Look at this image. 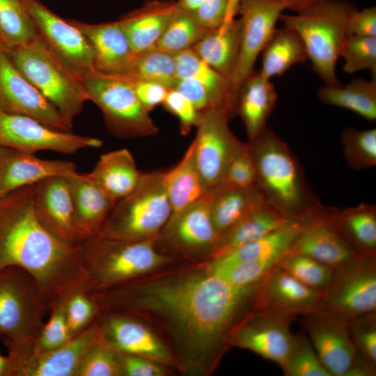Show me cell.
<instances>
[{
  "label": "cell",
  "mask_w": 376,
  "mask_h": 376,
  "mask_svg": "<svg viewBox=\"0 0 376 376\" xmlns=\"http://www.w3.org/2000/svg\"><path fill=\"white\" fill-rule=\"evenodd\" d=\"M343 155L349 166L364 170L376 166V129L347 128L340 135Z\"/></svg>",
  "instance_id": "obj_45"
},
{
  "label": "cell",
  "mask_w": 376,
  "mask_h": 376,
  "mask_svg": "<svg viewBox=\"0 0 376 376\" xmlns=\"http://www.w3.org/2000/svg\"><path fill=\"white\" fill-rule=\"evenodd\" d=\"M239 0H229L222 22L209 29L192 47L207 64L230 81L237 63L241 38V24L236 18Z\"/></svg>",
  "instance_id": "obj_24"
},
{
  "label": "cell",
  "mask_w": 376,
  "mask_h": 376,
  "mask_svg": "<svg viewBox=\"0 0 376 376\" xmlns=\"http://www.w3.org/2000/svg\"><path fill=\"white\" fill-rule=\"evenodd\" d=\"M248 143L256 185L278 212L298 221L321 205L308 187L297 159L272 130L266 127Z\"/></svg>",
  "instance_id": "obj_3"
},
{
  "label": "cell",
  "mask_w": 376,
  "mask_h": 376,
  "mask_svg": "<svg viewBox=\"0 0 376 376\" xmlns=\"http://www.w3.org/2000/svg\"><path fill=\"white\" fill-rule=\"evenodd\" d=\"M142 172L126 148L102 154L88 177L111 199L117 202L131 193Z\"/></svg>",
  "instance_id": "obj_32"
},
{
  "label": "cell",
  "mask_w": 376,
  "mask_h": 376,
  "mask_svg": "<svg viewBox=\"0 0 376 376\" xmlns=\"http://www.w3.org/2000/svg\"><path fill=\"white\" fill-rule=\"evenodd\" d=\"M259 72L271 79L284 75L293 65L308 59L304 45L293 30L283 26L276 29L261 52Z\"/></svg>",
  "instance_id": "obj_36"
},
{
  "label": "cell",
  "mask_w": 376,
  "mask_h": 376,
  "mask_svg": "<svg viewBox=\"0 0 376 376\" xmlns=\"http://www.w3.org/2000/svg\"><path fill=\"white\" fill-rule=\"evenodd\" d=\"M75 222L82 240L98 235L116 202L108 196L87 175L67 176Z\"/></svg>",
  "instance_id": "obj_29"
},
{
  "label": "cell",
  "mask_w": 376,
  "mask_h": 376,
  "mask_svg": "<svg viewBox=\"0 0 376 376\" xmlns=\"http://www.w3.org/2000/svg\"><path fill=\"white\" fill-rule=\"evenodd\" d=\"M318 96L325 104L348 109L369 121L376 120L375 79H354L345 85H324Z\"/></svg>",
  "instance_id": "obj_38"
},
{
  "label": "cell",
  "mask_w": 376,
  "mask_h": 376,
  "mask_svg": "<svg viewBox=\"0 0 376 376\" xmlns=\"http://www.w3.org/2000/svg\"><path fill=\"white\" fill-rule=\"evenodd\" d=\"M297 229L298 222L293 221L268 235L214 257L210 266L221 267L243 262L281 256L288 251Z\"/></svg>",
  "instance_id": "obj_37"
},
{
  "label": "cell",
  "mask_w": 376,
  "mask_h": 376,
  "mask_svg": "<svg viewBox=\"0 0 376 376\" xmlns=\"http://www.w3.org/2000/svg\"><path fill=\"white\" fill-rule=\"evenodd\" d=\"M302 316L301 327L324 367L331 376H346L358 355L347 322L320 311Z\"/></svg>",
  "instance_id": "obj_17"
},
{
  "label": "cell",
  "mask_w": 376,
  "mask_h": 376,
  "mask_svg": "<svg viewBox=\"0 0 376 376\" xmlns=\"http://www.w3.org/2000/svg\"><path fill=\"white\" fill-rule=\"evenodd\" d=\"M212 189L211 215L219 237L266 201L256 185L244 188L222 182Z\"/></svg>",
  "instance_id": "obj_33"
},
{
  "label": "cell",
  "mask_w": 376,
  "mask_h": 376,
  "mask_svg": "<svg viewBox=\"0 0 376 376\" xmlns=\"http://www.w3.org/2000/svg\"><path fill=\"white\" fill-rule=\"evenodd\" d=\"M123 76L130 81L139 100L149 111L163 104L169 88L158 83Z\"/></svg>",
  "instance_id": "obj_53"
},
{
  "label": "cell",
  "mask_w": 376,
  "mask_h": 376,
  "mask_svg": "<svg viewBox=\"0 0 376 376\" xmlns=\"http://www.w3.org/2000/svg\"><path fill=\"white\" fill-rule=\"evenodd\" d=\"M0 111L30 117L60 131L70 132L72 128L15 67L5 51L0 52Z\"/></svg>",
  "instance_id": "obj_15"
},
{
  "label": "cell",
  "mask_w": 376,
  "mask_h": 376,
  "mask_svg": "<svg viewBox=\"0 0 376 376\" xmlns=\"http://www.w3.org/2000/svg\"><path fill=\"white\" fill-rule=\"evenodd\" d=\"M102 140L51 128L28 116L0 111V147L33 153L41 150L72 155L100 148Z\"/></svg>",
  "instance_id": "obj_12"
},
{
  "label": "cell",
  "mask_w": 376,
  "mask_h": 376,
  "mask_svg": "<svg viewBox=\"0 0 376 376\" xmlns=\"http://www.w3.org/2000/svg\"><path fill=\"white\" fill-rule=\"evenodd\" d=\"M64 311L71 335L81 332L97 317L99 307L88 288L76 290L64 297Z\"/></svg>",
  "instance_id": "obj_48"
},
{
  "label": "cell",
  "mask_w": 376,
  "mask_h": 376,
  "mask_svg": "<svg viewBox=\"0 0 376 376\" xmlns=\"http://www.w3.org/2000/svg\"><path fill=\"white\" fill-rule=\"evenodd\" d=\"M6 46L2 39V37L0 34V52H3V51H6Z\"/></svg>",
  "instance_id": "obj_62"
},
{
  "label": "cell",
  "mask_w": 376,
  "mask_h": 376,
  "mask_svg": "<svg viewBox=\"0 0 376 376\" xmlns=\"http://www.w3.org/2000/svg\"><path fill=\"white\" fill-rule=\"evenodd\" d=\"M153 240H120L96 235L81 241L88 289L97 292L120 285L160 264L164 257L155 249Z\"/></svg>",
  "instance_id": "obj_7"
},
{
  "label": "cell",
  "mask_w": 376,
  "mask_h": 376,
  "mask_svg": "<svg viewBox=\"0 0 376 376\" xmlns=\"http://www.w3.org/2000/svg\"><path fill=\"white\" fill-rule=\"evenodd\" d=\"M347 36L376 37V8L354 9L347 24Z\"/></svg>",
  "instance_id": "obj_54"
},
{
  "label": "cell",
  "mask_w": 376,
  "mask_h": 376,
  "mask_svg": "<svg viewBox=\"0 0 376 376\" xmlns=\"http://www.w3.org/2000/svg\"><path fill=\"white\" fill-rule=\"evenodd\" d=\"M295 13L308 10L324 0H274Z\"/></svg>",
  "instance_id": "obj_59"
},
{
  "label": "cell",
  "mask_w": 376,
  "mask_h": 376,
  "mask_svg": "<svg viewBox=\"0 0 376 376\" xmlns=\"http://www.w3.org/2000/svg\"><path fill=\"white\" fill-rule=\"evenodd\" d=\"M286 7L274 0H239L241 38L238 58L230 79L237 99L241 86L254 71L257 58L276 30Z\"/></svg>",
  "instance_id": "obj_13"
},
{
  "label": "cell",
  "mask_w": 376,
  "mask_h": 376,
  "mask_svg": "<svg viewBox=\"0 0 376 376\" xmlns=\"http://www.w3.org/2000/svg\"><path fill=\"white\" fill-rule=\"evenodd\" d=\"M77 171L76 165L70 161L41 159L33 153L0 147V196L49 177L68 176Z\"/></svg>",
  "instance_id": "obj_22"
},
{
  "label": "cell",
  "mask_w": 376,
  "mask_h": 376,
  "mask_svg": "<svg viewBox=\"0 0 376 376\" xmlns=\"http://www.w3.org/2000/svg\"><path fill=\"white\" fill-rule=\"evenodd\" d=\"M278 265L306 286L323 292L328 287L334 269L308 256L286 252Z\"/></svg>",
  "instance_id": "obj_42"
},
{
  "label": "cell",
  "mask_w": 376,
  "mask_h": 376,
  "mask_svg": "<svg viewBox=\"0 0 376 376\" xmlns=\"http://www.w3.org/2000/svg\"><path fill=\"white\" fill-rule=\"evenodd\" d=\"M294 313L252 309L233 329L229 343L249 350L281 367L290 350Z\"/></svg>",
  "instance_id": "obj_14"
},
{
  "label": "cell",
  "mask_w": 376,
  "mask_h": 376,
  "mask_svg": "<svg viewBox=\"0 0 376 376\" xmlns=\"http://www.w3.org/2000/svg\"><path fill=\"white\" fill-rule=\"evenodd\" d=\"M122 375L128 376H157L162 370L143 357L120 352Z\"/></svg>",
  "instance_id": "obj_56"
},
{
  "label": "cell",
  "mask_w": 376,
  "mask_h": 376,
  "mask_svg": "<svg viewBox=\"0 0 376 376\" xmlns=\"http://www.w3.org/2000/svg\"><path fill=\"white\" fill-rule=\"evenodd\" d=\"M376 366L368 362L359 354L346 376H375Z\"/></svg>",
  "instance_id": "obj_58"
},
{
  "label": "cell",
  "mask_w": 376,
  "mask_h": 376,
  "mask_svg": "<svg viewBox=\"0 0 376 376\" xmlns=\"http://www.w3.org/2000/svg\"><path fill=\"white\" fill-rule=\"evenodd\" d=\"M39 36L67 64L81 75L94 71V53L84 33L38 0H26Z\"/></svg>",
  "instance_id": "obj_16"
},
{
  "label": "cell",
  "mask_w": 376,
  "mask_h": 376,
  "mask_svg": "<svg viewBox=\"0 0 376 376\" xmlns=\"http://www.w3.org/2000/svg\"><path fill=\"white\" fill-rule=\"evenodd\" d=\"M0 34L6 49L25 44L38 36L26 0H0Z\"/></svg>",
  "instance_id": "obj_40"
},
{
  "label": "cell",
  "mask_w": 376,
  "mask_h": 376,
  "mask_svg": "<svg viewBox=\"0 0 376 376\" xmlns=\"http://www.w3.org/2000/svg\"><path fill=\"white\" fill-rule=\"evenodd\" d=\"M183 8L195 13L204 0H175Z\"/></svg>",
  "instance_id": "obj_60"
},
{
  "label": "cell",
  "mask_w": 376,
  "mask_h": 376,
  "mask_svg": "<svg viewBox=\"0 0 376 376\" xmlns=\"http://www.w3.org/2000/svg\"><path fill=\"white\" fill-rule=\"evenodd\" d=\"M10 359L0 354V376H9Z\"/></svg>",
  "instance_id": "obj_61"
},
{
  "label": "cell",
  "mask_w": 376,
  "mask_h": 376,
  "mask_svg": "<svg viewBox=\"0 0 376 376\" xmlns=\"http://www.w3.org/2000/svg\"><path fill=\"white\" fill-rule=\"evenodd\" d=\"M64 297L56 300L50 305L49 319L44 323L33 345L31 352L19 359H10V365L29 357L53 350L63 345L72 337L65 318Z\"/></svg>",
  "instance_id": "obj_44"
},
{
  "label": "cell",
  "mask_w": 376,
  "mask_h": 376,
  "mask_svg": "<svg viewBox=\"0 0 376 376\" xmlns=\"http://www.w3.org/2000/svg\"><path fill=\"white\" fill-rule=\"evenodd\" d=\"M212 198L210 189L193 204L178 213H171L165 225L175 243L185 248L212 246L215 249L219 235L212 219Z\"/></svg>",
  "instance_id": "obj_27"
},
{
  "label": "cell",
  "mask_w": 376,
  "mask_h": 376,
  "mask_svg": "<svg viewBox=\"0 0 376 376\" xmlns=\"http://www.w3.org/2000/svg\"><path fill=\"white\" fill-rule=\"evenodd\" d=\"M192 143L196 164L206 190L221 183L232 159L243 146L230 130L227 113L210 109L200 113Z\"/></svg>",
  "instance_id": "obj_11"
},
{
  "label": "cell",
  "mask_w": 376,
  "mask_h": 376,
  "mask_svg": "<svg viewBox=\"0 0 376 376\" xmlns=\"http://www.w3.org/2000/svg\"><path fill=\"white\" fill-rule=\"evenodd\" d=\"M195 13L179 8L155 47L171 53L191 49L208 31Z\"/></svg>",
  "instance_id": "obj_41"
},
{
  "label": "cell",
  "mask_w": 376,
  "mask_h": 376,
  "mask_svg": "<svg viewBox=\"0 0 376 376\" xmlns=\"http://www.w3.org/2000/svg\"><path fill=\"white\" fill-rule=\"evenodd\" d=\"M320 217L363 256L376 257V206L361 203L345 208L318 209Z\"/></svg>",
  "instance_id": "obj_25"
},
{
  "label": "cell",
  "mask_w": 376,
  "mask_h": 376,
  "mask_svg": "<svg viewBox=\"0 0 376 376\" xmlns=\"http://www.w3.org/2000/svg\"><path fill=\"white\" fill-rule=\"evenodd\" d=\"M81 79L88 100L99 107L113 136L132 139L157 133L150 111L141 104L125 76L94 70L82 74Z\"/></svg>",
  "instance_id": "obj_9"
},
{
  "label": "cell",
  "mask_w": 376,
  "mask_h": 376,
  "mask_svg": "<svg viewBox=\"0 0 376 376\" xmlns=\"http://www.w3.org/2000/svg\"><path fill=\"white\" fill-rule=\"evenodd\" d=\"M50 306L34 279L20 267L0 270V342L15 359L27 356Z\"/></svg>",
  "instance_id": "obj_5"
},
{
  "label": "cell",
  "mask_w": 376,
  "mask_h": 376,
  "mask_svg": "<svg viewBox=\"0 0 376 376\" xmlns=\"http://www.w3.org/2000/svg\"><path fill=\"white\" fill-rule=\"evenodd\" d=\"M257 284L236 286L209 271L148 288L121 284L105 290L102 303L107 310H155L194 351H210L229 343L236 324L252 309Z\"/></svg>",
  "instance_id": "obj_1"
},
{
  "label": "cell",
  "mask_w": 376,
  "mask_h": 376,
  "mask_svg": "<svg viewBox=\"0 0 376 376\" xmlns=\"http://www.w3.org/2000/svg\"><path fill=\"white\" fill-rule=\"evenodd\" d=\"M292 222L265 201L220 235L214 256L262 237Z\"/></svg>",
  "instance_id": "obj_34"
},
{
  "label": "cell",
  "mask_w": 376,
  "mask_h": 376,
  "mask_svg": "<svg viewBox=\"0 0 376 376\" xmlns=\"http://www.w3.org/2000/svg\"><path fill=\"white\" fill-rule=\"evenodd\" d=\"M123 75L172 88L177 80L175 54L156 47L138 53Z\"/></svg>",
  "instance_id": "obj_39"
},
{
  "label": "cell",
  "mask_w": 376,
  "mask_h": 376,
  "mask_svg": "<svg viewBox=\"0 0 376 376\" xmlns=\"http://www.w3.org/2000/svg\"><path fill=\"white\" fill-rule=\"evenodd\" d=\"M5 52L15 67L72 127L75 118L88 100L81 75L57 55L39 35Z\"/></svg>",
  "instance_id": "obj_4"
},
{
  "label": "cell",
  "mask_w": 376,
  "mask_h": 376,
  "mask_svg": "<svg viewBox=\"0 0 376 376\" xmlns=\"http://www.w3.org/2000/svg\"><path fill=\"white\" fill-rule=\"evenodd\" d=\"M315 311L345 321L376 311V257L361 256L334 268Z\"/></svg>",
  "instance_id": "obj_10"
},
{
  "label": "cell",
  "mask_w": 376,
  "mask_h": 376,
  "mask_svg": "<svg viewBox=\"0 0 376 376\" xmlns=\"http://www.w3.org/2000/svg\"><path fill=\"white\" fill-rule=\"evenodd\" d=\"M339 57L343 59L345 72L369 70L376 77V37L347 36Z\"/></svg>",
  "instance_id": "obj_46"
},
{
  "label": "cell",
  "mask_w": 376,
  "mask_h": 376,
  "mask_svg": "<svg viewBox=\"0 0 376 376\" xmlns=\"http://www.w3.org/2000/svg\"><path fill=\"white\" fill-rule=\"evenodd\" d=\"M97 321L102 339L120 352L159 360L167 357L155 336L142 324L120 313L106 315L99 312Z\"/></svg>",
  "instance_id": "obj_26"
},
{
  "label": "cell",
  "mask_w": 376,
  "mask_h": 376,
  "mask_svg": "<svg viewBox=\"0 0 376 376\" xmlns=\"http://www.w3.org/2000/svg\"><path fill=\"white\" fill-rule=\"evenodd\" d=\"M347 322L357 353L376 366V311L357 316Z\"/></svg>",
  "instance_id": "obj_50"
},
{
  "label": "cell",
  "mask_w": 376,
  "mask_h": 376,
  "mask_svg": "<svg viewBox=\"0 0 376 376\" xmlns=\"http://www.w3.org/2000/svg\"><path fill=\"white\" fill-rule=\"evenodd\" d=\"M34 185L0 196V270L15 266L36 281L49 304L88 288L78 244L50 231L34 207Z\"/></svg>",
  "instance_id": "obj_2"
},
{
  "label": "cell",
  "mask_w": 376,
  "mask_h": 376,
  "mask_svg": "<svg viewBox=\"0 0 376 376\" xmlns=\"http://www.w3.org/2000/svg\"><path fill=\"white\" fill-rule=\"evenodd\" d=\"M122 375L120 352L102 338L90 347L75 376H116Z\"/></svg>",
  "instance_id": "obj_47"
},
{
  "label": "cell",
  "mask_w": 376,
  "mask_h": 376,
  "mask_svg": "<svg viewBox=\"0 0 376 376\" xmlns=\"http://www.w3.org/2000/svg\"><path fill=\"white\" fill-rule=\"evenodd\" d=\"M356 8L344 0H324L294 15L280 16L283 25L301 39L313 69L324 85L336 86V66L347 37L348 19Z\"/></svg>",
  "instance_id": "obj_6"
},
{
  "label": "cell",
  "mask_w": 376,
  "mask_h": 376,
  "mask_svg": "<svg viewBox=\"0 0 376 376\" xmlns=\"http://www.w3.org/2000/svg\"><path fill=\"white\" fill-rule=\"evenodd\" d=\"M172 213H178L199 200L207 191L198 173L191 142L182 159L163 176Z\"/></svg>",
  "instance_id": "obj_35"
},
{
  "label": "cell",
  "mask_w": 376,
  "mask_h": 376,
  "mask_svg": "<svg viewBox=\"0 0 376 376\" xmlns=\"http://www.w3.org/2000/svg\"><path fill=\"white\" fill-rule=\"evenodd\" d=\"M278 96L271 79L259 71L253 72L239 91L237 113L245 127L249 141L253 140L267 126Z\"/></svg>",
  "instance_id": "obj_31"
},
{
  "label": "cell",
  "mask_w": 376,
  "mask_h": 376,
  "mask_svg": "<svg viewBox=\"0 0 376 376\" xmlns=\"http://www.w3.org/2000/svg\"><path fill=\"white\" fill-rule=\"evenodd\" d=\"M223 182L244 188L256 185V171L248 143H244L232 159Z\"/></svg>",
  "instance_id": "obj_51"
},
{
  "label": "cell",
  "mask_w": 376,
  "mask_h": 376,
  "mask_svg": "<svg viewBox=\"0 0 376 376\" xmlns=\"http://www.w3.org/2000/svg\"><path fill=\"white\" fill-rule=\"evenodd\" d=\"M322 293L303 284L277 265L258 283L252 295V309L304 315L317 309Z\"/></svg>",
  "instance_id": "obj_18"
},
{
  "label": "cell",
  "mask_w": 376,
  "mask_h": 376,
  "mask_svg": "<svg viewBox=\"0 0 376 376\" xmlns=\"http://www.w3.org/2000/svg\"><path fill=\"white\" fill-rule=\"evenodd\" d=\"M177 79H189L201 84L210 97L212 109L237 113V101L230 80L203 60L191 49L175 54Z\"/></svg>",
  "instance_id": "obj_30"
},
{
  "label": "cell",
  "mask_w": 376,
  "mask_h": 376,
  "mask_svg": "<svg viewBox=\"0 0 376 376\" xmlns=\"http://www.w3.org/2000/svg\"><path fill=\"white\" fill-rule=\"evenodd\" d=\"M228 1L229 0H204L194 13L205 27L211 29L222 22Z\"/></svg>",
  "instance_id": "obj_57"
},
{
  "label": "cell",
  "mask_w": 376,
  "mask_h": 376,
  "mask_svg": "<svg viewBox=\"0 0 376 376\" xmlns=\"http://www.w3.org/2000/svg\"><path fill=\"white\" fill-rule=\"evenodd\" d=\"M162 105L178 119L182 134H188L193 126H196L201 114L191 102L176 90L169 89Z\"/></svg>",
  "instance_id": "obj_52"
},
{
  "label": "cell",
  "mask_w": 376,
  "mask_h": 376,
  "mask_svg": "<svg viewBox=\"0 0 376 376\" xmlns=\"http://www.w3.org/2000/svg\"><path fill=\"white\" fill-rule=\"evenodd\" d=\"M319 207L297 221L298 229L288 252L308 256L333 269L363 256L320 217Z\"/></svg>",
  "instance_id": "obj_20"
},
{
  "label": "cell",
  "mask_w": 376,
  "mask_h": 376,
  "mask_svg": "<svg viewBox=\"0 0 376 376\" xmlns=\"http://www.w3.org/2000/svg\"><path fill=\"white\" fill-rule=\"evenodd\" d=\"M164 172L142 173L134 189L116 202L98 235L120 240L155 237L172 213Z\"/></svg>",
  "instance_id": "obj_8"
},
{
  "label": "cell",
  "mask_w": 376,
  "mask_h": 376,
  "mask_svg": "<svg viewBox=\"0 0 376 376\" xmlns=\"http://www.w3.org/2000/svg\"><path fill=\"white\" fill-rule=\"evenodd\" d=\"M100 337L97 317L58 347L12 363L9 376H75L84 357Z\"/></svg>",
  "instance_id": "obj_19"
},
{
  "label": "cell",
  "mask_w": 376,
  "mask_h": 376,
  "mask_svg": "<svg viewBox=\"0 0 376 376\" xmlns=\"http://www.w3.org/2000/svg\"><path fill=\"white\" fill-rule=\"evenodd\" d=\"M281 256L243 262L226 267H210V272L232 285L248 286L261 281L278 265Z\"/></svg>",
  "instance_id": "obj_49"
},
{
  "label": "cell",
  "mask_w": 376,
  "mask_h": 376,
  "mask_svg": "<svg viewBox=\"0 0 376 376\" xmlns=\"http://www.w3.org/2000/svg\"><path fill=\"white\" fill-rule=\"evenodd\" d=\"M172 88L189 100L199 113L212 109L208 93L198 82L189 79H177Z\"/></svg>",
  "instance_id": "obj_55"
},
{
  "label": "cell",
  "mask_w": 376,
  "mask_h": 376,
  "mask_svg": "<svg viewBox=\"0 0 376 376\" xmlns=\"http://www.w3.org/2000/svg\"><path fill=\"white\" fill-rule=\"evenodd\" d=\"M179 8L175 1L152 0L118 20L136 54L153 48Z\"/></svg>",
  "instance_id": "obj_28"
},
{
  "label": "cell",
  "mask_w": 376,
  "mask_h": 376,
  "mask_svg": "<svg viewBox=\"0 0 376 376\" xmlns=\"http://www.w3.org/2000/svg\"><path fill=\"white\" fill-rule=\"evenodd\" d=\"M281 368L286 376H331L303 332L293 335L290 350Z\"/></svg>",
  "instance_id": "obj_43"
},
{
  "label": "cell",
  "mask_w": 376,
  "mask_h": 376,
  "mask_svg": "<svg viewBox=\"0 0 376 376\" xmlns=\"http://www.w3.org/2000/svg\"><path fill=\"white\" fill-rule=\"evenodd\" d=\"M33 202L38 218L50 231L70 243L82 241L67 176H52L35 184Z\"/></svg>",
  "instance_id": "obj_21"
},
{
  "label": "cell",
  "mask_w": 376,
  "mask_h": 376,
  "mask_svg": "<svg viewBox=\"0 0 376 376\" xmlns=\"http://www.w3.org/2000/svg\"><path fill=\"white\" fill-rule=\"evenodd\" d=\"M70 20L91 45L95 70L109 75H124L128 71L136 53L118 21L95 24Z\"/></svg>",
  "instance_id": "obj_23"
}]
</instances>
